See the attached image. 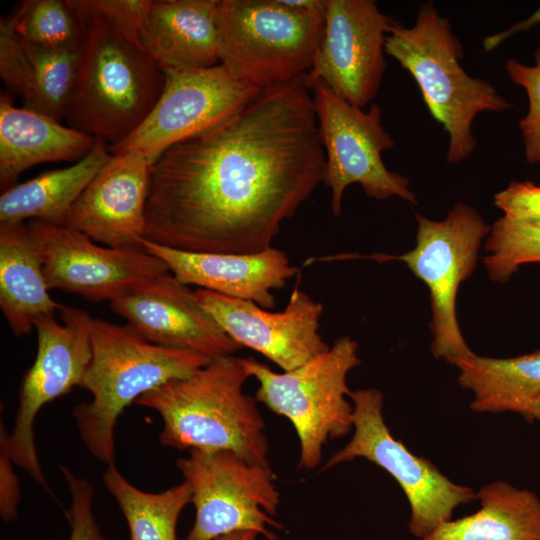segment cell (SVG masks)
Returning <instances> with one entry per match:
<instances>
[{"label":"cell","instance_id":"4dcf8cb0","mask_svg":"<svg viewBox=\"0 0 540 540\" xmlns=\"http://www.w3.org/2000/svg\"><path fill=\"white\" fill-rule=\"evenodd\" d=\"M60 470L71 495V506L65 511L71 528L69 540H109L101 533L94 515V487L68 467L60 465Z\"/></svg>","mask_w":540,"mask_h":540},{"label":"cell","instance_id":"44dd1931","mask_svg":"<svg viewBox=\"0 0 540 540\" xmlns=\"http://www.w3.org/2000/svg\"><path fill=\"white\" fill-rule=\"evenodd\" d=\"M83 47L56 50L25 42L1 19L0 77L24 108L59 121L78 78Z\"/></svg>","mask_w":540,"mask_h":540},{"label":"cell","instance_id":"d6a6232c","mask_svg":"<svg viewBox=\"0 0 540 540\" xmlns=\"http://www.w3.org/2000/svg\"><path fill=\"white\" fill-rule=\"evenodd\" d=\"M82 16H98L140 30L150 0H71Z\"/></svg>","mask_w":540,"mask_h":540},{"label":"cell","instance_id":"e575fe53","mask_svg":"<svg viewBox=\"0 0 540 540\" xmlns=\"http://www.w3.org/2000/svg\"><path fill=\"white\" fill-rule=\"evenodd\" d=\"M539 23L540 7L536 11H534L528 18L513 24L512 26L497 34L485 37L483 40V49L485 52H491L511 36L520 32L527 31Z\"/></svg>","mask_w":540,"mask_h":540},{"label":"cell","instance_id":"8992f818","mask_svg":"<svg viewBox=\"0 0 540 540\" xmlns=\"http://www.w3.org/2000/svg\"><path fill=\"white\" fill-rule=\"evenodd\" d=\"M324 7L285 0H219L220 64L238 81L264 89L303 77L324 32Z\"/></svg>","mask_w":540,"mask_h":540},{"label":"cell","instance_id":"277c9868","mask_svg":"<svg viewBox=\"0 0 540 540\" xmlns=\"http://www.w3.org/2000/svg\"><path fill=\"white\" fill-rule=\"evenodd\" d=\"M92 356L79 387L92 399L72 412L88 452L107 466L115 465V427L123 410L160 385L184 378L211 358L189 350L155 345L131 325L93 318Z\"/></svg>","mask_w":540,"mask_h":540},{"label":"cell","instance_id":"5b68a950","mask_svg":"<svg viewBox=\"0 0 540 540\" xmlns=\"http://www.w3.org/2000/svg\"><path fill=\"white\" fill-rule=\"evenodd\" d=\"M385 53L413 77L430 114L447 132L448 164H459L473 154L477 140L472 125L478 114L514 107L490 82L466 73L462 43L431 1L419 6L414 25L393 23Z\"/></svg>","mask_w":540,"mask_h":540},{"label":"cell","instance_id":"8fae6325","mask_svg":"<svg viewBox=\"0 0 540 540\" xmlns=\"http://www.w3.org/2000/svg\"><path fill=\"white\" fill-rule=\"evenodd\" d=\"M59 312L61 323L55 314L35 320L37 352L19 386L14 426L8 432L2 421L0 425V444L14 464L52 495L40 465L34 423L47 403L80 386L92 356L93 317L77 307L63 306Z\"/></svg>","mask_w":540,"mask_h":540},{"label":"cell","instance_id":"1f68e13d","mask_svg":"<svg viewBox=\"0 0 540 540\" xmlns=\"http://www.w3.org/2000/svg\"><path fill=\"white\" fill-rule=\"evenodd\" d=\"M494 205L509 220L540 227V186L530 181H512L494 195Z\"/></svg>","mask_w":540,"mask_h":540},{"label":"cell","instance_id":"d590c367","mask_svg":"<svg viewBox=\"0 0 540 540\" xmlns=\"http://www.w3.org/2000/svg\"><path fill=\"white\" fill-rule=\"evenodd\" d=\"M257 535L253 531H238L223 535L214 540H256Z\"/></svg>","mask_w":540,"mask_h":540},{"label":"cell","instance_id":"3957f363","mask_svg":"<svg viewBox=\"0 0 540 540\" xmlns=\"http://www.w3.org/2000/svg\"><path fill=\"white\" fill-rule=\"evenodd\" d=\"M80 16L86 38L64 118L67 126L112 145L148 116L166 77L137 29L103 17Z\"/></svg>","mask_w":540,"mask_h":540},{"label":"cell","instance_id":"e0dca14e","mask_svg":"<svg viewBox=\"0 0 540 540\" xmlns=\"http://www.w3.org/2000/svg\"><path fill=\"white\" fill-rule=\"evenodd\" d=\"M110 307L158 346L194 351L211 359L242 348L201 305L195 291L169 272L113 299Z\"/></svg>","mask_w":540,"mask_h":540},{"label":"cell","instance_id":"52a82bcc","mask_svg":"<svg viewBox=\"0 0 540 540\" xmlns=\"http://www.w3.org/2000/svg\"><path fill=\"white\" fill-rule=\"evenodd\" d=\"M259 387L255 398L294 427L300 445L299 466L315 469L329 440L353 430V405L347 374L360 365L358 343L350 336L303 365L282 373L254 358H241Z\"/></svg>","mask_w":540,"mask_h":540},{"label":"cell","instance_id":"30bf717a","mask_svg":"<svg viewBox=\"0 0 540 540\" xmlns=\"http://www.w3.org/2000/svg\"><path fill=\"white\" fill-rule=\"evenodd\" d=\"M176 466L191 490L195 521L186 540H214L253 531L277 540L271 527L280 504L270 464L246 461L231 451L189 450Z\"/></svg>","mask_w":540,"mask_h":540},{"label":"cell","instance_id":"5bb4252c","mask_svg":"<svg viewBox=\"0 0 540 540\" xmlns=\"http://www.w3.org/2000/svg\"><path fill=\"white\" fill-rule=\"evenodd\" d=\"M38 248L47 286L89 301H112L170 272L145 249L99 246L84 233L40 220L27 222Z\"/></svg>","mask_w":540,"mask_h":540},{"label":"cell","instance_id":"4316f807","mask_svg":"<svg viewBox=\"0 0 540 540\" xmlns=\"http://www.w3.org/2000/svg\"><path fill=\"white\" fill-rule=\"evenodd\" d=\"M103 482L127 522L130 540H177L179 516L192 500L186 482L158 493L145 492L131 484L115 465L107 467Z\"/></svg>","mask_w":540,"mask_h":540},{"label":"cell","instance_id":"4fadbf2b","mask_svg":"<svg viewBox=\"0 0 540 540\" xmlns=\"http://www.w3.org/2000/svg\"><path fill=\"white\" fill-rule=\"evenodd\" d=\"M163 91L144 121L110 154L135 151L152 164L171 146L233 117L262 89L235 79L221 64L192 70H164Z\"/></svg>","mask_w":540,"mask_h":540},{"label":"cell","instance_id":"ba28073f","mask_svg":"<svg viewBox=\"0 0 540 540\" xmlns=\"http://www.w3.org/2000/svg\"><path fill=\"white\" fill-rule=\"evenodd\" d=\"M353 405V435L336 451L323 470L364 458L390 474L410 506L409 532L419 540L441 523L451 520L460 505L478 499L468 486L454 483L430 460L412 453L387 426L384 396L376 388L358 389L349 395Z\"/></svg>","mask_w":540,"mask_h":540},{"label":"cell","instance_id":"cb8c5ba5","mask_svg":"<svg viewBox=\"0 0 540 540\" xmlns=\"http://www.w3.org/2000/svg\"><path fill=\"white\" fill-rule=\"evenodd\" d=\"M110 155L108 144L95 138L89 153L75 164L45 171L3 191L0 196V223L40 220L65 225L72 205Z\"/></svg>","mask_w":540,"mask_h":540},{"label":"cell","instance_id":"7a4b0ae2","mask_svg":"<svg viewBox=\"0 0 540 540\" xmlns=\"http://www.w3.org/2000/svg\"><path fill=\"white\" fill-rule=\"evenodd\" d=\"M249 377L241 358L216 357L191 375L150 390L135 404L159 414V441L165 447L231 451L248 462L267 465L265 421L256 398L243 391Z\"/></svg>","mask_w":540,"mask_h":540},{"label":"cell","instance_id":"603a6c76","mask_svg":"<svg viewBox=\"0 0 540 540\" xmlns=\"http://www.w3.org/2000/svg\"><path fill=\"white\" fill-rule=\"evenodd\" d=\"M48 291L27 222L0 223V307L15 336L30 334L38 317L63 307Z\"/></svg>","mask_w":540,"mask_h":540},{"label":"cell","instance_id":"484cf974","mask_svg":"<svg viewBox=\"0 0 540 540\" xmlns=\"http://www.w3.org/2000/svg\"><path fill=\"white\" fill-rule=\"evenodd\" d=\"M480 508L441 523L420 540H540V498L498 480L477 492Z\"/></svg>","mask_w":540,"mask_h":540},{"label":"cell","instance_id":"f546056e","mask_svg":"<svg viewBox=\"0 0 540 540\" xmlns=\"http://www.w3.org/2000/svg\"><path fill=\"white\" fill-rule=\"evenodd\" d=\"M534 60L533 65H526L510 58L505 70L513 83L525 90L528 99V111L518 123L525 160L529 164H540V45L534 52Z\"/></svg>","mask_w":540,"mask_h":540},{"label":"cell","instance_id":"7c38bea8","mask_svg":"<svg viewBox=\"0 0 540 540\" xmlns=\"http://www.w3.org/2000/svg\"><path fill=\"white\" fill-rule=\"evenodd\" d=\"M312 89L326 158L323 183L331 189L333 215L341 214L344 192L354 183L360 184L368 197L381 201L396 196L417 204L409 180L388 170L382 160V153L393 148L395 141L382 125L381 107L373 103L364 111L339 97L321 81Z\"/></svg>","mask_w":540,"mask_h":540},{"label":"cell","instance_id":"6da1fadb","mask_svg":"<svg viewBox=\"0 0 540 540\" xmlns=\"http://www.w3.org/2000/svg\"><path fill=\"white\" fill-rule=\"evenodd\" d=\"M303 78L261 90L224 123L152 164L144 238L194 253L253 254L323 182L326 158Z\"/></svg>","mask_w":540,"mask_h":540},{"label":"cell","instance_id":"d4e9b609","mask_svg":"<svg viewBox=\"0 0 540 540\" xmlns=\"http://www.w3.org/2000/svg\"><path fill=\"white\" fill-rule=\"evenodd\" d=\"M458 384L473 393L470 409L477 413L514 412L528 420L540 398V349L510 357L472 353L455 359Z\"/></svg>","mask_w":540,"mask_h":540},{"label":"cell","instance_id":"2e32d148","mask_svg":"<svg viewBox=\"0 0 540 540\" xmlns=\"http://www.w3.org/2000/svg\"><path fill=\"white\" fill-rule=\"evenodd\" d=\"M195 294L231 339L262 354L283 371L303 365L330 347L319 333L322 303L298 288L281 312L206 289L199 288Z\"/></svg>","mask_w":540,"mask_h":540},{"label":"cell","instance_id":"ac0fdd59","mask_svg":"<svg viewBox=\"0 0 540 540\" xmlns=\"http://www.w3.org/2000/svg\"><path fill=\"white\" fill-rule=\"evenodd\" d=\"M152 163L141 153L111 154L69 210L65 226L118 249H145Z\"/></svg>","mask_w":540,"mask_h":540},{"label":"cell","instance_id":"7402d4cb","mask_svg":"<svg viewBox=\"0 0 540 540\" xmlns=\"http://www.w3.org/2000/svg\"><path fill=\"white\" fill-rule=\"evenodd\" d=\"M95 138L64 126L46 115L13 106L10 95L0 94V188L18 183L27 169L45 162L79 161Z\"/></svg>","mask_w":540,"mask_h":540},{"label":"cell","instance_id":"ffe728a7","mask_svg":"<svg viewBox=\"0 0 540 540\" xmlns=\"http://www.w3.org/2000/svg\"><path fill=\"white\" fill-rule=\"evenodd\" d=\"M218 1L150 0L139 37L163 70L220 64Z\"/></svg>","mask_w":540,"mask_h":540},{"label":"cell","instance_id":"83f0119b","mask_svg":"<svg viewBox=\"0 0 540 540\" xmlns=\"http://www.w3.org/2000/svg\"><path fill=\"white\" fill-rule=\"evenodd\" d=\"M19 39L49 49L84 46L86 24L71 0H22L1 16Z\"/></svg>","mask_w":540,"mask_h":540},{"label":"cell","instance_id":"f1b7e54d","mask_svg":"<svg viewBox=\"0 0 540 540\" xmlns=\"http://www.w3.org/2000/svg\"><path fill=\"white\" fill-rule=\"evenodd\" d=\"M483 258L489 278L507 282L520 266L540 263V227L514 222L504 216L491 226Z\"/></svg>","mask_w":540,"mask_h":540},{"label":"cell","instance_id":"836d02e7","mask_svg":"<svg viewBox=\"0 0 540 540\" xmlns=\"http://www.w3.org/2000/svg\"><path fill=\"white\" fill-rule=\"evenodd\" d=\"M14 465L7 449L0 444V515L6 522L17 519L21 500V489Z\"/></svg>","mask_w":540,"mask_h":540},{"label":"cell","instance_id":"8d00e7d4","mask_svg":"<svg viewBox=\"0 0 540 540\" xmlns=\"http://www.w3.org/2000/svg\"><path fill=\"white\" fill-rule=\"evenodd\" d=\"M534 420L540 421V398L533 405L530 411L529 417H528V421H534Z\"/></svg>","mask_w":540,"mask_h":540},{"label":"cell","instance_id":"9c48e42d","mask_svg":"<svg viewBox=\"0 0 540 540\" xmlns=\"http://www.w3.org/2000/svg\"><path fill=\"white\" fill-rule=\"evenodd\" d=\"M415 247L398 259L428 288L431 307V351L435 358L451 363L473 352L459 327L456 313L458 289L474 272L479 249L491 226L472 206L458 202L442 220L418 213Z\"/></svg>","mask_w":540,"mask_h":540},{"label":"cell","instance_id":"d6986e66","mask_svg":"<svg viewBox=\"0 0 540 540\" xmlns=\"http://www.w3.org/2000/svg\"><path fill=\"white\" fill-rule=\"evenodd\" d=\"M142 246L159 257L185 285L275 307L272 290L281 289L298 271L285 252L269 247L253 254L194 253L168 248L145 238Z\"/></svg>","mask_w":540,"mask_h":540},{"label":"cell","instance_id":"9a60e30c","mask_svg":"<svg viewBox=\"0 0 540 540\" xmlns=\"http://www.w3.org/2000/svg\"><path fill=\"white\" fill-rule=\"evenodd\" d=\"M324 32L308 88L321 81L353 106L377 94L386 70L385 42L395 22L373 0H325Z\"/></svg>","mask_w":540,"mask_h":540}]
</instances>
